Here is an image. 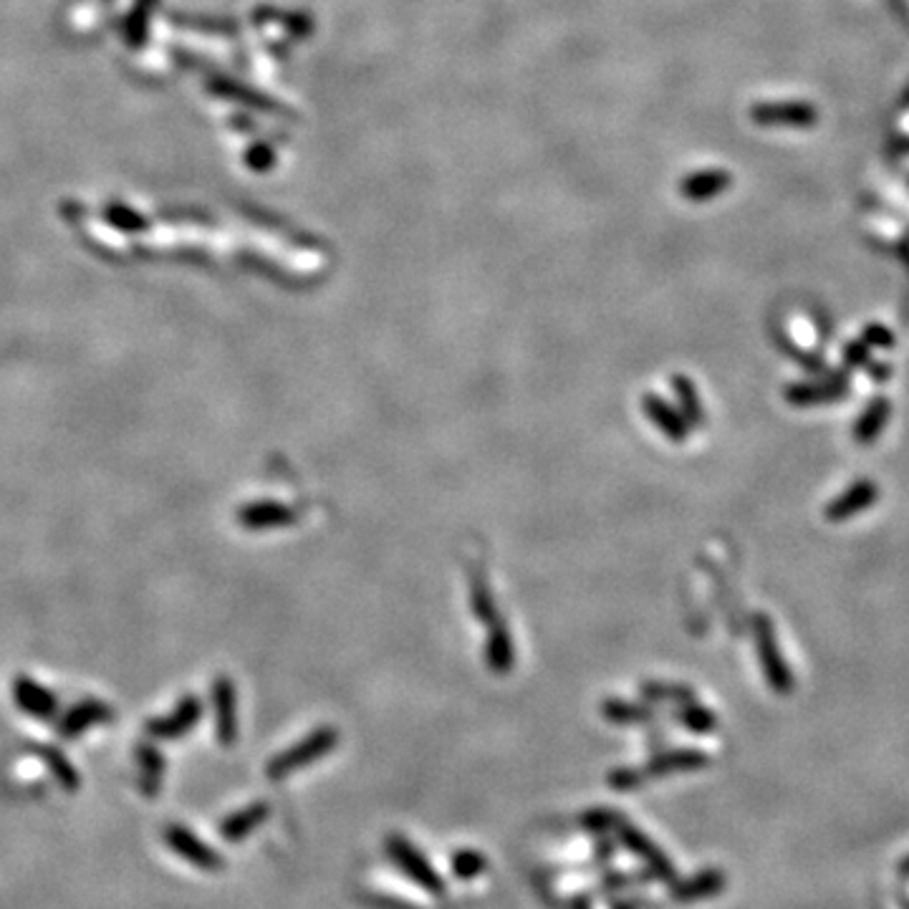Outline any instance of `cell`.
I'll use <instances>...</instances> for the list:
<instances>
[{"mask_svg": "<svg viewBox=\"0 0 909 909\" xmlns=\"http://www.w3.org/2000/svg\"><path fill=\"white\" fill-rule=\"evenodd\" d=\"M470 584H473L470 596H473L475 617H478L485 627H493V624H498L500 622L498 606H495V599H493V594H490L488 579H485L483 571H473V576H470Z\"/></svg>", "mask_w": 909, "mask_h": 909, "instance_id": "8", "label": "cell"}, {"mask_svg": "<svg viewBox=\"0 0 909 909\" xmlns=\"http://www.w3.org/2000/svg\"><path fill=\"white\" fill-rule=\"evenodd\" d=\"M336 743H339V733H336L334 728H319L306 740L293 745L288 753L278 755L276 761L271 763V771L268 773H271V778L288 776V773L298 771V768L306 766V763H314L319 761V758H324V755H329L331 750L336 748Z\"/></svg>", "mask_w": 909, "mask_h": 909, "instance_id": "1", "label": "cell"}, {"mask_svg": "<svg viewBox=\"0 0 909 909\" xmlns=\"http://www.w3.org/2000/svg\"><path fill=\"white\" fill-rule=\"evenodd\" d=\"M702 763H705V758H702L700 753H690V750H675V753L657 755L649 766L642 768V776H644V781H647V778L665 776V773H672V771H692V768L702 766Z\"/></svg>", "mask_w": 909, "mask_h": 909, "instance_id": "6", "label": "cell"}, {"mask_svg": "<svg viewBox=\"0 0 909 909\" xmlns=\"http://www.w3.org/2000/svg\"><path fill=\"white\" fill-rule=\"evenodd\" d=\"M604 718H609L612 723H639V720L649 718L647 707H637V705H627V702L619 700H609L604 702Z\"/></svg>", "mask_w": 909, "mask_h": 909, "instance_id": "9", "label": "cell"}, {"mask_svg": "<svg viewBox=\"0 0 909 909\" xmlns=\"http://www.w3.org/2000/svg\"><path fill=\"white\" fill-rule=\"evenodd\" d=\"M387 854L392 856V862L402 869L412 882L420 884L422 889H427L430 894H442L445 892V884H442L440 874L432 869V864L427 862L425 856L410 844V841L404 839V836H389L387 839Z\"/></svg>", "mask_w": 909, "mask_h": 909, "instance_id": "2", "label": "cell"}, {"mask_svg": "<svg viewBox=\"0 0 909 909\" xmlns=\"http://www.w3.org/2000/svg\"><path fill=\"white\" fill-rule=\"evenodd\" d=\"M642 781H644L642 771H632V768H622V771H614L612 776H609V783H612L617 791H632V788H637Z\"/></svg>", "mask_w": 909, "mask_h": 909, "instance_id": "12", "label": "cell"}, {"mask_svg": "<svg viewBox=\"0 0 909 909\" xmlns=\"http://www.w3.org/2000/svg\"><path fill=\"white\" fill-rule=\"evenodd\" d=\"M614 831H617L619 839H622L624 844H627V849H632L634 854L639 856V859H644V862L649 864V869H652V872L657 874V877H662V879L675 877L670 859H667V856L662 854V851L657 849V846H654L652 841H649L647 836L642 834V831H637L632 824H627L624 819L617 821Z\"/></svg>", "mask_w": 909, "mask_h": 909, "instance_id": "3", "label": "cell"}, {"mask_svg": "<svg viewBox=\"0 0 909 909\" xmlns=\"http://www.w3.org/2000/svg\"><path fill=\"white\" fill-rule=\"evenodd\" d=\"M718 887H720V877H718V874L705 872V874H700V877L692 879V882L680 884V887L675 889V897H677V899L705 897V894L715 892V889H718Z\"/></svg>", "mask_w": 909, "mask_h": 909, "instance_id": "10", "label": "cell"}, {"mask_svg": "<svg viewBox=\"0 0 909 909\" xmlns=\"http://www.w3.org/2000/svg\"><path fill=\"white\" fill-rule=\"evenodd\" d=\"M223 687V690L218 692V702H220V715H223V733H225V738H230V735H233V713H230V707H233V692H230V685L228 682H225V685H220Z\"/></svg>", "mask_w": 909, "mask_h": 909, "instance_id": "13", "label": "cell"}, {"mask_svg": "<svg viewBox=\"0 0 909 909\" xmlns=\"http://www.w3.org/2000/svg\"><path fill=\"white\" fill-rule=\"evenodd\" d=\"M240 521L248 528H276L296 521V513L281 503H258L253 508H245L240 513Z\"/></svg>", "mask_w": 909, "mask_h": 909, "instance_id": "5", "label": "cell"}, {"mask_svg": "<svg viewBox=\"0 0 909 909\" xmlns=\"http://www.w3.org/2000/svg\"><path fill=\"white\" fill-rule=\"evenodd\" d=\"M485 660L495 675H508L513 667V642L503 622L488 627V647H485Z\"/></svg>", "mask_w": 909, "mask_h": 909, "instance_id": "4", "label": "cell"}, {"mask_svg": "<svg viewBox=\"0 0 909 909\" xmlns=\"http://www.w3.org/2000/svg\"><path fill=\"white\" fill-rule=\"evenodd\" d=\"M452 869H455L458 877L470 879L485 869V856L478 854V851L465 849V851H460V854H455V859H452Z\"/></svg>", "mask_w": 909, "mask_h": 909, "instance_id": "11", "label": "cell"}, {"mask_svg": "<svg viewBox=\"0 0 909 909\" xmlns=\"http://www.w3.org/2000/svg\"><path fill=\"white\" fill-rule=\"evenodd\" d=\"M642 404H644V415H649V420L660 427L665 435H670L672 440H682V437L687 435V430H685V425H682L680 417H677L660 397L647 394V397L642 399Z\"/></svg>", "mask_w": 909, "mask_h": 909, "instance_id": "7", "label": "cell"}, {"mask_svg": "<svg viewBox=\"0 0 909 909\" xmlns=\"http://www.w3.org/2000/svg\"><path fill=\"white\" fill-rule=\"evenodd\" d=\"M619 819H622V816L612 814V811H594V814L586 816L584 824L594 831H614Z\"/></svg>", "mask_w": 909, "mask_h": 909, "instance_id": "14", "label": "cell"}]
</instances>
